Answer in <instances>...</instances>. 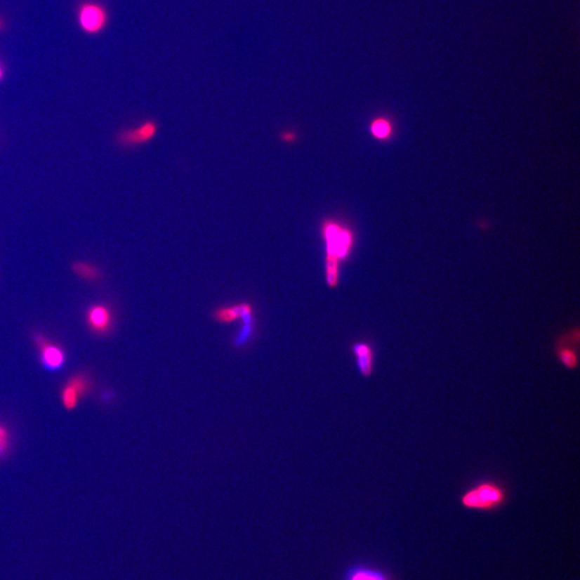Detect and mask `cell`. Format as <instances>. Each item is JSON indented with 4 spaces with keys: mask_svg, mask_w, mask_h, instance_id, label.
Here are the masks:
<instances>
[{
    "mask_svg": "<svg viewBox=\"0 0 580 580\" xmlns=\"http://www.w3.org/2000/svg\"><path fill=\"white\" fill-rule=\"evenodd\" d=\"M369 131L371 135L377 141H388L393 137L395 133V127H393V121L387 117H379L373 119L369 126Z\"/></svg>",
    "mask_w": 580,
    "mask_h": 580,
    "instance_id": "7c38bea8",
    "label": "cell"
},
{
    "mask_svg": "<svg viewBox=\"0 0 580 580\" xmlns=\"http://www.w3.org/2000/svg\"><path fill=\"white\" fill-rule=\"evenodd\" d=\"M3 77H4V70H3V69H1V67H0V80H1V79H3Z\"/></svg>",
    "mask_w": 580,
    "mask_h": 580,
    "instance_id": "e0dca14e",
    "label": "cell"
},
{
    "mask_svg": "<svg viewBox=\"0 0 580 580\" xmlns=\"http://www.w3.org/2000/svg\"><path fill=\"white\" fill-rule=\"evenodd\" d=\"M350 352L354 355L356 367L361 376L369 378L375 370V348L370 341L361 340L352 343Z\"/></svg>",
    "mask_w": 580,
    "mask_h": 580,
    "instance_id": "52a82bcc",
    "label": "cell"
},
{
    "mask_svg": "<svg viewBox=\"0 0 580 580\" xmlns=\"http://www.w3.org/2000/svg\"><path fill=\"white\" fill-rule=\"evenodd\" d=\"M34 344L40 350V359L48 370H58L66 361V354L60 346L48 341L46 336H36Z\"/></svg>",
    "mask_w": 580,
    "mask_h": 580,
    "instance_id": "ba28073f",
    "label": "cell"
},
{
    "mask_svg": "<svg viewBox=\"0 0 580 580\" xmlns=\"http://www.w3.org/2000/svg\"><path fill=\"white\" fill-rule=\"evenodd\" d=\"M91 388V381L84 374L74 375L62 387V403L65 409L72 411L78 407L81 399L87 395Z\"/></svg>",
    "mask_w": 580,
    "mask_h": 580,
    "instance_id": "8992f818",
    "label": "cell"
},
{
    "mask_svg": "<svg viewBox=\"0 0 580 580\" xmlns=\"http://www.w3.org/2000/svg\"><path fill=\"white\" fill-rule=\"evenodd\" d=\"M0 443H10V433L5 426L0 423Z\"/></svg>",
    "mask_w": 580,
    "mask_h": 580,
    "instance_id": "2e32d148",
    "label": "cell"
},
{
    "mask_svg": "<svg viewBox=\"0 0 580 580\" xmlns=\"http://www.w3.org/2000/svg\"><path fill=\"white\" fill-rule=\"evenodd\" d=\"M298 137H299V136H298V133H296V131H282L281 135H279V140L286 144H293L297 141Z\"/></svg>",
    "mask_w": 580,
    "mask_h": 580,
    "instance_id": "9a60e30c",
    "label": "cell"
},
{
    "mask_svg": "<svg viewBox=\"0 0 580 580\" xmlns=\"http://www.w3.org/2000/svg\"><path fill=\"white\" fill-rule=\"evenodd\" d=\"M256 336V322H242V327L232 338V345L235 350H242Z\"/></svg>",
    "mask_w": 580,
    "mask_h": 580,
    "instance_id": "5bb4252c",
    "label": "cell"
},
{
    "mask_svg": "<svg viewBox=\"0 0 580 580\" xmlns=\"http://www.w3.org/2000/svg\"><path fill=\"white\" fill-rule=\"evenodd\" d=\"M243 302L232 304V305L220 306L217 308L211 314V317L218 324H228L240 320L242 317Z\"/></svg>",
    "mask_w": 580,
    "mask_h": 580,
    "instance_id": "8fae6325",
    "label": "cell"
},
{
    "mask_svg": "<svg viewBox=\"0 0 580 580\" xmlns=\"http://www.w3.org/2000/svg\"><path fill=\"white\" fill-rule=\"evenodd\" d=\"M72 271L77 277L87 282H97L103 277L100 269L87 261H76L72 265Z\"/></svg>",
    "mask_w": 580,
    "mask_h": 580,
    "instance_id": "4fadbf2b",
    "label": "cell"
},
{
    "mask_svg": "<svg viewBox=\"0 0 580 580\" xmlns=\"http://www.w3.org/2000/svg\"><path fill=\"white\" fill-rule=\"evenodd\" d=\"M158 133V124L147 119L133 128L125 129L117 136V142L123 147H138L153 140Z\"/></svg>",
    "mask_w": 580,
    "mask_h": 580,
    "instance_id": "5b68a950",
    "label": "cell"
},
{
    "mask_svg": "<svg viewBox=\"0 0 580 580\" xmlns=\"http://www.w3.org/2000/svg\"><path fill=\"white\" fill-rule=\"evenodd\" d=\"M343 580H395V578L381 567L361 565L348 569Z\"/></svg>",
    "mask_w": 580,
    "mask_h": 580,
    "instance_id": "30bf717a",
    "label": "cell"
},
{
    "mask_svg": "<svg viewBox=\"0 0 580 580\" xmlns=\"http://www.w3.org/2000/svg\"><path fill=\"white\" fill-rule=\"evenodd\" d=\"M86 322L94 334H107L113 327L112 312L103 304H94L87 310Z\"/></svg>",
    "mask_w": 580,
    "mask_h": 580,
    "instance_id": "9c48e42d",
    "label": "cell"
},
{
    "mask_svg": "<svg viewBox=\"0 0 580 580\" xmlns=\"http://www.w3.org/2000/svg\"><path fill=\"white\" fill-rule=\"evenodd\" d=\"M510 499L504 482L496 480H482L466 489L460 496V504L466 510L492 513L506 505Z\"/></svg>",
    "mask_w": 580,
    "mask_h": 580,
    "instance_id": "7a4b0ae2",
    "label": "cell"
},
{
    "mask_svg": "<svg viewBox=\"0 0 580 580\" xmlns=\"http://www.w3.org/2000/svg\"><path fill=\"white\" fill-rule=\"evenodd\" d=\"M3 27V22L0 20V28Z\"/></svg>",
    "mask_w": 580,
    "mask_h": 580,
    "instance_id": "ac0fdd59",
    "label": "cell"
},
{
    "mask_svg": "<svg viewBox=\"0 0 580 580\" xmlns=\"http://www.w3.org/2000/svg\"><path fill=\"white\" fill-rule=\"evenodd\" d=\"M580 331L577 326L562 334L555 341V352L560 364L567 370H577L579 364Z\"/></svg>",
    "mask_w": 580,
    "mask_h": 580,
    "instance_id": "3957f363",
    "label": "cell"
},
{
    "mask_svg": "<svg viewBox=\"0 0 580 580\" xmlns=\"http://www.w3.org/2000/svg\"><path fill=\"white\" fill-rule=\"evenodd\" d=\"M320 232L326 249L324 279L328 287L334 289L340 284L341 263L350 258L356 243V235L350 226L334 218L324 220L320 225Z\"/></svg>",
    "mask_w": 580,
    "mask_h": 580,
    "instance_id": "6da1fadb",
    "label": "cell"
},
{
    "mask_svg": "<svg viewBox=\"0 0 580 580\" xmlns=\"http://www.w3.org/2000/svg\"><path fill=\"white\" fill-rule=\"evenodd\" d=\"M79 24L86 34H98L107 23V12L97 3H84L78 12Z\"/></svg>",
    "mask_w": 580,
    "mask_h": 580,
    "instance_id": "277c9868",
    "label": "cell"
}]
</instances>
